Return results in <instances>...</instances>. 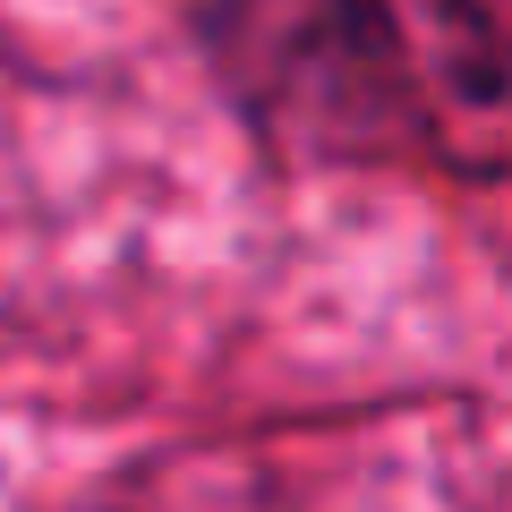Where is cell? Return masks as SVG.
Wrapping results in <instances>:
<instances>
[{
  "label": "cell",
  "instance_id": "cell-1",
  "mask_svg": "<svg viewBox=\"0 0 512 512\" xmlns=\"http://www.w3.org/2000/svg\"><path fill=\"white\" fill-rule=\"evenodd\" d=\"M214 43L299 154L512 171V18L495 0H222Z\"/></svg>",
  "mask_w": 512,
  "mask_h": 512
}]
</instances>
